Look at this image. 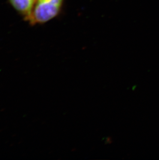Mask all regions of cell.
<instances>
[{
	"mask_svg": "<svg viewBox=\"0 0 159 160\" xmlns=\"http://www.w3.org/2000/svg\"><path fill=\"white\" fill-rule=\"evenodd\" d=\"M65 0H37L27 22L32 26L44 24L57 17Z\"/></svg>",
	"mask_w": 159,
	"mask_h": 160,
	"instance_id": "obj_1",
	"label": "cell"
},
{
	"mask_svg": "<svg viewBox=\"0 0 159 160\" xmlns=\"http://www.w3.org/2000/svg\"><path fill=\"white\" fill-rule=\"evenodd\" d=\"M12 8L27 21L37 0H8Z\"/></svg>",
	"mask_w": 159,
	"mask_h": 160,
	"instance_id": "obj_2",
	"label": "cell"
}]
</instances>
